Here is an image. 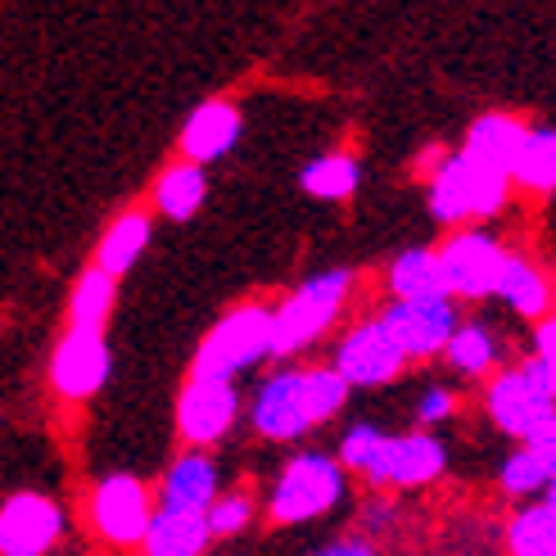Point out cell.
I'll return each instance as SVG.
<instances>
[{
	"mask_svg": "<svg viewBox=\"0 0 556 556\" xmlns=\"http://www.w3.org/2000/svg\"><path fill=\"white\" fill-rule=\"evenodd\" d=\"M64 534V511L46 493H14L0 507V556H46Z\"/></svg>",
	"mask_w": 556,
	"mask_h": 556,
	"instance_id": "cell-10",
	"label": "cell"
},
{
	"mask_svg": "<svg viewBox=\"0 0 556 556\" xmlns=\"http://www.w3.org/2000/svg\"><path fill=\"white\" fill-rule=\"evenodd\" d=\"M163 507H181V511H208L217 503V466L204 453H186L168 466L163 476Z\"/></svg>",
	"mask_w": 556,
	"mask_h": 556,
	"instance_id": "cell-18",
	"label": "cell"
},
{
	"mask_svg": "<svg viewBox=\"0 0 556 556\" xmlns=\"http://www.w3.org/2000/svg\"><path fill=\"white\" fill-rule=\"evenodd\" d=\"M507 249L497 244L484 231H462L448 244L439 249V263H443V281H448V294L462 299H484L497 294L503 286V271H507Z\"/></svg>",
	"mask_w": 556,
	"mask_h": 556,
	"instance_id": "cell-6",
	"label": "cell"
},
{
	"mask_svg": "<svg viewBox=\"0 0 556 556\" xmlns=\"http://www.w3.org/2000/svg\"><path fill=\"white\" fill-rule=\"evenodd\" d=\"M511 177L489 173L480 163H470L466 154L443 159L430 177V213L439 222H462V217H493L507 204Z\"/></svg>",
	"mask_w": 556,
	"mask_h": 556,
	"instance_id": "cell-5",
	"label": "cell"
},
{
	"mask_svg": "<svg viewBox=\"0 0 556 556\" xmlns=\"http://www.w3.org/2000/svg\"><path fill=\"white\" fill-rule=\"evenodd\" d=\"M516 181L530 190H556V127H530V141L516 163Z\"/></svg>",
	"mask_w": 556,
	"mask_h": 556,
	"instance_id": "cell-26",
	"label": "cell"
},
{
	"mask_svg": "<svg viewBox=\"0 0 556 556\" xmlns=\"http://www.w3.org/2000/svg\"><path fill=\"white\" fill-rule=\"evenodd\" d=\"M114 294H118V276H109L104 267H91L73 286V299H68L73 330H104L109 313H114Z\"/></svg>",
	"mask_w": 556,
	"mask_h": 556,
	"instance_id": "cell-20",
	"label": "cell"
},
{
	"mask_svg": "<svg viewBox=\"0 0 556 556\" xmlns=\"http://www.w3.org/2000/svg\"><path fill=\"white\" fill-rule=\"evenodd\" d=\"M380 321L389 326V336L399 340V349L407 357H430V353H448L453 336H457V313L448 299H421V303H389L380 313Z\"/></svg>",
	"mask_w": 556,
	"mask_h": 556,
	"instance_id": "cell-12",
	"label": "cell"
},
{
	"mask_svg": "<svg viewBox=\"0 0 556 556\" xmlns=\"http://www.w3.org/2000/svg\"><path fill=\"white\" fill-rule=\"evenodd\" d=\"M317 556H376V552H371V543H363V539H340V543L321 547Z\"/></svg>",
	"mask_w": 556,
	"mask_h": 556,
	"instance_id": "cell-34",
	"label": "cell"
},
{
	"mask_svg": "<svg viewBox=\"0 0 556 556\" xmlns=\"http://www.w3.org/2000/svg\"><path fill=\"white\" fill-rule=\"evenodd\" d=\"M213 543L208 511H181V507H159L150 534H146V556H204Z\"/></svg>",
	"mask_w": 556,
	"mask_h": 556,
	"instance_id": "cell-17",
	"label": "cell"
},
{
	"mask_svg": "<svg viewBox=\"0 0 556 556\" xmlns=\"http://www.w3.org/2000/svg\"><path fill=\"white\" fill-rule=\"evenodd\" d=\"M443 466H448V453H443V443L434 434H384L363 476L371 484L421 489L443 476Z\"/></svg>",
	"mask_w": 556,
	"mask_h": 556,
	"instance_id": "cell-9",
	"label": "cell"
},
{
	"mask_svg": "<svg viewBox=\"0 0 556 556\" xmlns=\"http://www.w3.org/2000/svg\"><path fill=\"white\" fill-rule=\"evenodd\" d=\"M497 294H503L507 308H516L520 317H543L547 303H552L547 276L534 263H525V258H507V271H503V286H497Z\"/></svg>",
	"mask_w": 556,
	"mask_h": 556,
	"instance_id": "cell-23",
	"label": "cell"
},
{
	"mask_svg": "<svg viewBox=\"0 0 556 556\" xmlns=\"http://www.w3.org/2000/svg\"><path fill=\"white\" fill-rule=\"evenodd\" d=\"M154 507H150V489L136 480V476H109L96 484L91 497V520L104 543L114 547H131V543H146L150 525H154Z\"/></svg>",
	"mask_w": 556,
	"mask_h": 556,
	"instance_id": "cell-7",
	"label": "cell"
},
{
	"mask_svg": "<svg viewBox=\"0 0 556 556\" xmlns=\"http://www.w3.org/2000/svg\"><path fill=\"white\" fill-rule=\"evenodd\" d=\"M357 177L363 173H357V163L349 154H321L299 173V186H303V194H313V200H349L357 190Z\"/></svg>",
	"mask_w": 556,
	"mask_h": 556,
	"instance_id": "cell-25",
	"label": "cell"
},
{
	"mask_svg": "<svg viewBox=\"0 0 556 556\" xmlns=\"http://www.w3.org/2000/svg\"><path fill=\"white\" fill-rule=\"evenodd\" d=\"M389 290L399 303H421V299H448V281H443L439 249H407L389 267Z\"/></svg>",
	"mask_w": 556,
	"mask_h": 556,
	"instance_id": "cell-19",
	"label": "cell"
},
{
	"mask_svg": "<svg viewBox=\"0 0 556 556\" xmlns=\"http://www.w3.org/2000/svg\"><path fill=\"white\" fill-rule=\"evenodd\" d=\"M525 448H530V453L547 466V476L556 480V416H552V421H543L530 439H525Z\"/></svg>",
	"mask_w": 556,
	"mask_h": 556,
	"instance_id": "cell-32",
	"label": "cell"
},
{
	"mask_svg": "<svg viewBox=\"0 0 556 556\" xmlns=\"http://www.w3.org/2000/svg\"><path fill=\"white\" fill-rule=\"evenodd\" d=\"M109 367H114V357H109V344L100 330H68L60 349H54L50 380L64 399H91L104 389Z\"/></svg>",
	"mask_w": 556,
	"mask_h": 556,
	"instance_id": "cell-13",
	"label": "cell"
},
{
	"mask_svg": "<svg viewBox=\"0 0 556 556\" xmlns=\"http://www.w3.org/2000/svg\"><path fill=\"white\" fill-rule=\"evenodd\" d=\"M534 349H539L534 357H539V363H543V367L552 371V380H556V317L539 326V336H534Z\"/></svg>",
	"mask_w": 556,
	"mask_h": 556,
	"instance_id": "cell-33",
	"label": "cell"
},
{
	"mask_svg": "<svg viewBox=\"0 0 556 556\" xmlns=\"http://www.w3.org/2000/svg\"><path fill=\"white\" fill-rule=\"evenodd\" d=\"M543 503H547V507H552V511H556V480H552V484H547V497H543Z\"/></svg>",
	"mask_w": 556,
	"mask_h": 556,
	"instance_id": "cell-35",
	"label": "cell"
},
{
	"mask_svg": "<svg viewBox=\"0 0 556 556\" xmlns=\"http://www.w3.org/2000/svg\"><path fill=\"white\" fill-rule=\"evenodd\" d=\"M497 484H503V493H511V497H534V493H547L552 476H547V466L520 443V453H511L503 462V476H497Z\"/></svg>",
	"mask_w": 556,
	"mask_h": 556,
	"instance_id": "cell-28",
	"label": "cell"
},
{
	"mask_svg": "<svg viewBox=\"0 0 556 556\" xmlns=\"http://www.w3.org/2000/svg\"><path fill=\"white\" fill-rule=\"evenodd\" d=\"M407 363V353L399 349V340L389 336V326L376 317V321H363V326H353L349 336L340 340L336 349V371L349 380V384H389Z\"/></svg>",
	"mask_w": 556,
	"mask_h": 556,
	"instance_id": "cell-11",
	"label": "cell"
},
{
	"mask_svg": "<svg viewBox=\"0 0 556 556\" xmlns=\"http://www.w3.org/2000/svg\"><path fill=\"white\" fill-rule=\"evenodd\" d=\"M349 286H353V276L344 267L303 281L271 317V357H286V353H299L303 344H313L321 330L340 317Z\"/></svg>",
	"mask_w": 556,
	"mask_h": 556,
	"instance_id": "cell-2",
	"label": "cell"
},
{
	"mask_svg": "<svg viewBox=\"0 0 556 556\" xmlns=\"http://www.w3.org/2000/svg\"><path fill=\"white\" fill-rule=\"evenodd\" d=\"M249 520H254V497H249V493H227V497H217V503L208 507L213 539H231V534H240Z\"/></svg>",
	"mask_w": 556,
	"mask_h": 556,
	"instance_id": "cell-29",
	"label": "cell"
},
{
	"mask_svg": "<svg viewBox=\"0 0 556 556\" xmlns=\"http://www.w3.org/2000/svg\"><path fill=\"white\" fill-rule=\"evenodd\" d=\"M146 244H150V217L146 213H123L114 227L104 231L96 267H104L109 276H123V271L136 267V258L146 254Z\"/></svg>",
	"mask_w": 556,
	"mask_h": 556,
	"instance_id": "cell-21",
	"label": "cell"
},
{
	"mask_svg": "<svg viewBox=\"0 0 556 556\" xmlns=\"http://www.w3.org/2000/svg\"><path fill=\"white\" fill-rule=\"evenodd\" d=\"M271 317L276 313L258 308V303H244V308L227 313L204 336V344L194 349V376L231 380L236 371L254 367L258 357H267L271 353Z\"/></svg>",
	"mask_w": 556,
	"mask_h": 556,
	"instance_id": "cell-3",
	"label": "cell"
},
{
	"mask_svg": "<svg viewBox=\"0 0 556 556\" xmlns=\"http://www.w3.org/2000/svg\"><path fill=\"white\" fill-rule=\"evenodd\" d=\"M489 416H493V426L503 434L525 443L543 421L556 416V380H552V371L539 363V357H530V363L516 367V371H503L489 384Z\"/></svg>",
	"mask_w": 556,
	"mask_h": 556,
	"instance_id": "cell-4",
	"label": "cell"
},
{
	"mask_svg": "<svg viewBox=\"0 0 556 556\" xmlns=\"http://www.w3.org/2000/svg\"><path fill=\"white\" fill-rule=\"evenodd\" d=\"M236 141H240V114L222 100H208L204 109H194L190 123L181 127V150L190 163H200V168L222 159Z\"/></svg>",
	"mask_w": 556,
	"mask_h": 556,
	"instance_id": "cell-16",
	"label": "cell"
},
{
	"mask_svg": "<svg viewBox=\"0 0 556 556\" xmlns=\"http://www.w3.org/2000/svg\"><path fill=\"white\" fill-rule=\"evenodd\" d=\"M344 497V462L326 453H299L271 484L267 516L276 525H303L326 516Z\"/></svg>",
	"mask_w": 556,
	"mask_h": 556,
	"instance_id": "cell-1",
	"label": "cell"
},
{
	"mask_svg": "<svg viewBox=\"0 0 556 556\" xmlns=\"http://www.w3.org/2000/svg\"><path fill=\"white\" fill-rule=\"evenodd\" d=\"M204 194H208V177H204L200 163H181V168H168V173H163V181L154 186L159 208L168 213L173 222L194 217V208L204 204Z\"/></svg>",
	"mask_w": 556,
	"mask_h": 556,
	"instance_id": "cell-22",
	"label": "cell"
},
{
	"mask_svg": "<svg viewBox=\"0 0 556 556\" xmlns=\"http://www.w3.org/2000/svg\"><path fill=\"white\" fill-rule=\"evenodd\" d=\"M254 430L267 439H299L313 430L308 412V376L303 371H276L254 394Z\"/></svg>",
	"mask_w": 556,
	"mask_h": 556,
	"instance_id": "cell-14",
	"label": "cell"
},
{
	"mask_svg": "<svg viewBox=\"0 0 556 556\" xmlns=\"http://www.w3.org/2000/svg\"><path fill=\"white\" fill-rule=\"evenodd\" d=\"M453 407H457V399L448 394V389H426L421 403H416V421L439 426V421H448V416H453Z\"/></svg>",
	"mask_w": 556,
	"mask_h": 556,
	"instance_id": "cell-31",
	"label": "cell"
},
{
	"mask_svg": "<svg viewBox=\"0 0 556 556\" xmlns=\"http://www.w3.org/2000/svg\"><path fill=\"white\" fill-rule=\"evenodd\" d=\"M240 416V394L231 380L217 376H190L181 399H177V430L190 448H208L236 426Z\"/></svg>",
	"mask_w": 556,
	"mask_h": 556,
	"instance_id": "cell-8",
	"label": "cell"
},
{
	"mask_svg": "<svg viewBox=\"0 0 556 556\" xmlns=\"http://www.w3.org/2000/svg\"><path fill=\"white\" fill-rule=\"evenodd\" d=\"M511 556H556V511L547 503L520 507L507 525Z\"/></svg>",
	"mask_w": 556,
	"mask_h": 556,
	"instance_id": "cell-24",
	"label": "cell"
},
{
	"mask_svg": "<svg viewBox=\"0 0 556 556\" xmlns=\"http://www.w3.org/2000/svg\"><path fill=\"white\" fill-rule=\"evenodd\" d=\"M380 430L376 426H353L344 439H340V462L349 466V470H357V476H363L367 470V462L376 457V448H380Z\"/></svg>",
	"mask_w": 556,
	"mask_h": 556,
	"instance_id": "cell-30",
	"label": "cell"
},
{
	"mask_svg": "<svg viewBox=\"0 0 556 556\" xmlns=\"http://www.w3.org/2000/svg\"><path fill=\"white\" fill-rule=\"evenodd\" d=\"M493 357H497V344L484 326H462L453 344H448V363L462 371V376H484L493 367Z\"/></svg>",
	"mask_w": 556,
	"mask_h": 556,
	"instance_id": "cell-27",
	"label": "cell"
},
{
	"mask_svg": "<svg viewBox=\"0 0 556 556\" xmlns=\"http://www.w3.org/2000/svg\"><path fill=\"white\" fill-rule=\"evenodd\" d=\"M525 141H530V127L507 118V114H484L470 123L466 131V159L480 163L489 173H503V177H516V163L525 154Z\"/></svg>",
	"mask_w": 556,
	"mask_h": 556,
	"instance_id": "cell-15",
	"label": "cell"
}]
</instances>
